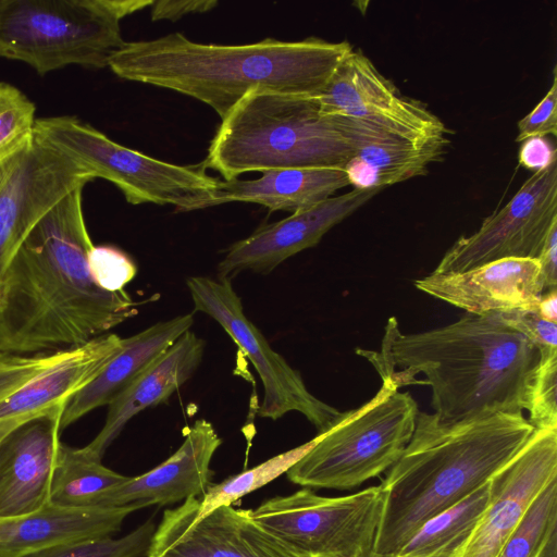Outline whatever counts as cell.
Segmentation results:
<instances>
[{"label": "cell", "mask_w": 557, "mask_h": 557, "mask_svg": "<svg viewBox=\"0 0 557 557\" xmlns=\"http://www.w3.org/2000/svg\"><path fill=\"white\" fill-rule=\"evenodd\" d=\"M539 352L527 409L528 421L534 430H557V348Z\"/></svg>", "instance_id": "cell-31"}, {"label": "cell", "mask_w": 557, "mask_h": 557, "mask_svg": "<svg viewBox=\"0 0 557 557\" xmlns=\"http://www.w3.org/2000/svg\"><path fill=\"white\" fill-rule=\"evenodd\" d=\"M186 285L195 310L218 322L256 369L263 386L259 417L277 420L297 411L319 433L332 426L342 412L310 393L300 373L271 348L260 330L245 314L231 280L190 276Z\"/></svg>", "instance_id": "cell-10"}, {"label": "cell", "mask_w": 557, "mask_h": 557, "mask_svg": "<svg viewBox=\"0 0 557 557\" xmlns=\"http://www.w3.org/2000/svg\"><path fill=\"white\" fill-rule=\"evenodd\" d=\"M216 0H158L150 5L152 21H177L186 15L200 14L213 10Z\"/></svg>", "instance_id": "cell-36"}, {"label": "cell", "mask_w": 557, "mask_h": 557, "mask_svg": "<svg viewBox=\"0 0 557 557\" xmlns=\"http://www.w3.org/2000/svg\"><path fill=\"white\" fill-rule=\"evenodd\" d=\"M222 440L212 423L199 419L188 428L181 446L166 460L140 475L101 493L91 507L172 505L202 495L210 486V462Z\"/></svg>", "instance_id": "cell-20"}, {"label": "cell", "mask_w": 557, "mask_h": 557, "mask_svg": "<svg viewBox=\"0 0 557 557\" xmlns=\"http://www.w3.org/2000/svg\"><path fill=\"white\" fill-rule=\"evenodd\" d=\"M199 499L166 509L147 557H301L232 505L196 520Z\"/></svg>", "instance_id": "cell-15"}, {"label": "cell", "mask_w": 557, "mask_h": 557, "mask_svg": "<svg viewBox=\"0 0 557 557\" xmlns=\"http://www.w3.org/2000/svg\"><path fill=\"white\" fill-rule=\"evenodd\" d=\"M206 343L185 332L145 368L109 405L104 424L87 447L100 458L126 423L139 412L165 403L198 369Z\"/></svg>", "instance_id": "cell-22"}, {"label": "cell", "mask_w": 557, "mask_h": 557, "mask_svg": "<svg viewBox=\"0 0 557 557\" xmlns=\"http://www.w3.org/2000/svg\"><path fill=\"white\" fill-rule=\"evenodd\" d=\"M419 409L408 392L382 381L376 395L342 412L287 472L304 487L350 490L388 470L410 442Z\"/></svg>", "instance_id": "cell-7"}, {"label": "cell", "mask_w": 557, "mask_h": 557, "mask_svg": "<svg viewBox=\"0 0 557 557\" xmlns=\"http://www.w3.org/2000/svg\"><path fill=\"white\" fill-rule=\"evenodd\" d=\"M381 189H355L257 228L234 243L218 265V277L231 280L250 270L267 274L296 253L314 247L336 224L348 218Z\"/></svg>", "instance_id": "cell-17"}, {"label": "cell", "mask_w": 557, "mask_h": 557, "mask_svg": "<svg viewBox=\"0 0 557 557\" xmlns=\"http://www.w3.org/2000/svg\"><path fill=\"white\" fill-rule=\"evenodd\" d=\"M101 459L87 446L74 448L60 443L49 503L61 507H91L97 496L127 479L104 467Z\"/></svg>", "instance_id": "cell-27"}, {"label": "cell", "mask_w": 557, "mask_h": 557, "mask_svg": "<svg viewBox=\"0 0 557 557\" xmlns=\"http://www.w3.org/2000/svg\"><path fill=\"white\" fill-rule=\"evenodd\" d=\"M496 557H557V478L532 502Z\"/></svg>", "instance_id": "cell-28"}, {"label": "cell", "mask_w": 557, "mask_h": 557, "mask_svg": "<svg viewBox=\"0 0 557 557\" xmlns=\"http://www.w3.org/2000/svg\"><path fill=\"white\" fill-rule=\"evenodd\" d=\"M414 286L471 314L536 312L544 286L537 259L509 258L462 271L432 272Z\"/></svg>", "instance_id": "cell-18"}, {"label": "cell", "mask_w": 557, "mask_h": 557, "mask_svg": "<svg viewBox=\"0 0 557 557\" xmlns=\"http://www.w3.org/2000/svg\"><path fill=\"white\" fill-rule=\"evenodd\" d=\"M555 223L557 162L534 172L474 233L459 237L433 272H462L509 258L536 259Z\"/></svg>", "instance_id": "cell-13"}, {"label": "cell", "mask_w": 557, "mask_h": 557, "mask_svg": "<svg viewBox=\"0 0 557 557\" xmlns=\"http://www.w3.org/2000/svg\"><path fill=\"white\" fill-rule=\"evenodd\" d=\"M315 98L324 114L363 120L418 141L446 139L444 122L424 103L401 95L360 50L342 60Z\"/></svg>", "instance_id": "cell-14"}, {"label": "cell", "mask_w": 557, "mask_h": 557, "mask_svg": "<svg viewBox=\"0 0 557 557\" xmlns=\"http://www.w3.org/2000/svg\"><path fill=\"white\" fill-rule=\"evenodd\" d=\"M503 317L509 325L528 337L539 350L557 348L556 323L541 318L536 312L505 313Z\"/></svg>", "instance_id": "cell-35"}, {"label": "cell", "mask_w": 557, "mask_h": 557, "mask_svg": "<svg viewBox=\"0 0 557 557\" xmlns=\"http://www.w3.org/2000/svg\"><path fill=\"white\" fill-rule=\"evenodd\" d=\"M351 50L346 40L317 37L216 45L171 33L125 41L108 66L120 78L194 98L223 119L250 90L318 96Z\"/></svg>", "instance_id": "cell-3"}, {"label": "cell", "mask_w": 557, "mask_h": 557, "mask_svg": "<svg viewBox=\"0 0 557 557\" xmlns=\"http://www.w3.org/2000/svg\"><path fill=\"white\" fill-rule=\"evenodd\" d=\"M94 178L33 134L0 157V280L35 224Z\"/></svg>", "instance_id": "cell-12"}, {"label": "cell", "mask_w": 557, "mask_h": 557, "mask_svg": "<svg viewBox=\"0 0 557 557\" xmlns=\"http://www.w3.org/2000/svg\"><path fill=\"white\" fill-rule=\"evenodd\" d=\"M84 187L54 205L23 240L0 280V352L38 354L85 345L137 314L124 289L98 287L82 207Z\"/></svg>", "instance_id": "cell-1"}, {"label": "cell", "mask_w": 557, "mask_h": 557, "mask_svg": "<svg viewBox=\"0 0 557 557\" xmlns=\"http://www.w3.org/2000/svg\"><path fill=\"white\" fill-rule=\"evenodd\" d=\"M383 505L381 485L339 497L304 487L270 498L249 515L301 557H363L373 552Z\"/></svg>", "instance_id": "cell-9"}, {"label": "cell", "mask_w": 557, "mask_h": 557, "mask_svg": "<svg viewBox=\"0 0 557 557\" xmlns=\"http://www.w3.org/2000/svg\"><path fill=\"white\" fill-rule=\"evenodd\" d=\"M137 510L124 507H61L48 504L26 516L0 519V557H23L55 545L109 537Z\"/></svg>", "instance_id": "cell-23"}, {"label": "cell", "mask_w": 557, "mask_h": 557, "mask_svg": "<svg viewBox=\"0 0 557 557\" xmlns=\"http://www.w3.org/2000/svg\"><path fill=\"white\" fill-rule=\"evenodd\" d=\"M122 338L100 335L85 345L49 352H0V438L69 399L119 352Z\"/></svg>", "instance_id": "cell-11"}, {"label": "cell", "mask_w": 557, "mask_h": 557, "mask_svg": "<svg viewBox=\"0 0 557 557\" xmlns=\"http://www.w3.org/2000/svg\"><path fill=\"white\" fill-rule=\"evenodd\" d=\"M533 432L523 414L444 423L419 411L410 442L380 484L384 505L373 552L395 555L430 519L491 481Z\"/></svg>", "instance_id": "cell-4"}, {"label": "cell", "mask_w": 557, "mask_h": 557, "mask_svg": "<svg viewBox=\"0 0 557 557\" xmlns=\"http://www.w3.org/2000/svg\"><path fill=\"white\" fill-rule=\"evenodd\" d=\"M543 280L544 290L556 288L557 285V223L549 230L544 245L536 258Z\"/></svg>", "instance_id": "cell-38"}, {"label": "cell", "mask_w": 557, "mask_h": 557, "mask_svg": "<svg viewBox=\"0 0 557 557\" xmlns=\"http://www.w3.org/2000/svg\"><path fill=\"white\" fill-rule=\"evenodd\" d=\"M382 381L431 387V405L444 423L529 407L540 352L502 313H465L454 323L405 334L388 319L380 350L356 349Z\"/></svg>", "instance_id": "cell-2"}, {"label": "cell", "mask_w": 557, "mask_h": 557, "mask_svg": "<svg viewBox=\"0 0 557 557\" xmlns=\"http://www.w3.org/2000/svg\"><path fill=\"white\" fill-rule=\"evenodd\" d=\"M194 324L191 313L160 321L127 338L104 369L66 403L61 431L96 408L109 405L156 358Z\"/></svg>", "instance_id": "cell-24"}, {"label": "cell", "mask_w": 557, "mask_h": 557, "mask_svg": "<svg viewBox=\"0 0 557 557\" xmlns=\"http://www.w3.org/2000/svg\"><path fill=\"white\" fill-rule=\"evenodd\" d=\"M350 148L315 96L250 90L221 119L202 165L236 180L247 172L343 166Z\"/></svg>", "instance_id": "cell-5"}, {"label": "cell", "mask_w": 557, "mask_h": 557, "mask_svg": "<svg viewBox=\"0 0 557 557\" xmlns=\"http://www.w3.org/2000/svg\"><path fill=\"white\" fill-rule=\"evenodd\" d=\"M317 436L293 449L278 454L262 463L210 485L199 499L196 520L212 510L230 506L243 496L264 486L281 474L286 473L315 444Z\"/></svg>", "instance_id": "cell-29"}, {"label": "cell", "mask_w": 557, "mask_h": 557, "mask_svg": "<svg viewBox=\"0 0 557 557\" xmlns=\"http://www.w3.org/2000/svg\"><path fill=\"white\" fill-rule=\"evenodd\" d=\"M557 478V430H534L491 479V499L461 557H496L541 491Z\"/></svg>", "instance_id": "cell-16"}, {"label": "cell", "mask_w": 557, "mask_h": 557, "mask_svg": "<svg viewBox=\"0 0 557 557\" xmlns=\"http://www.w3.org/2000/svg\"><path fill=\"white\" fill-rule=\"evenodd\" d=\"M557 134V75L553 71L552 86L537 106L518 122L517 141Z\"/></svg>", "instance_id": "cell-34"}, {"label": "cell", "mask_w": 557, "mask_h": 557, "mask_svg": "<svg viewBox=\"0 0 557 557\" xmlns=\"http://www.w3.org/2000/svg\"><path fill=\"white\" fill-rule=\"evenodd\" d=\"M63 410L51 409L0 438V519L26 516L49 504Z\"/></svg>", "instance_id": "cell-19"}, {"label": "cell", "mask_w": 557, "mask_h": 557, "mask_svg": "<svg viewBox=\"0 0 557 557\" xmlns=\"http://www.w3.org/2000/svg\"><path fill=\"white\" fill-rule=\"evenodd\" d=\"M556 148L547 137H532L522 141L519 163L533 173L556 163Z\"/></svg>", "instance_id": "cell-37"}, {"label": "cell", "mask_w": 557, "mask_h": 557, "mask_svg": "<svg viewBox=\"0 0 557 557\" xmlns=\"http://www.w3.org/2000/svg\"><path fill=\"white\" fill-rule=\"evenodd\" d=\"M153 0H0V58L39 75L81 65L107 67L125 41L121 21Z\"/></svg>", "instance_id": "cell-6"}, {"label": "cell", "mask_w": 557, "mask_h": 557, "mask_svg": "<svg viewBox=\"0 0 557 557\" xmlns=\"http://www.w3.org/2000/svg\"><path fill=\"white\" fill-rule=\"evenodd\" d=\"M330 115L350 148L344 170L355 189H382L423 175L444 153L446 139L418 141L363 120Z\"/></svg>", "instance_id": "cell-21"}, {"label": "cell", "mask_w": 557, "mask_h": 557, "mask_svg": "<svg viewBox=\"0 0 557 557\" xmlns=\"http://www.w3.org/2000/svg\"><path fill=\"white\" fill-rule=\"evenodd\" d=\"M35 111L26 95L0 82V157L33 136Z\"/></svg>", "instance_id": "cell-32"}, {"label": "cell", "mask_w": 557, "mask_h": 557, "mask_svg": "<svg viewBox=\"0 0 557 557\" xmlns=\"http://www.w3.org/2000/svg\"><path fill=\"white\" fill-rule=\"evenodd\" d=\"M348 185L343 166L269 170L257 180H220L207 208L249 202L293 214L327 200Z\"/></svg>", "instance_id": "cell-25"}, {"label": "cell", "mask_w": 557, "mask_h": 557, "mask_svg": "<svg viewBox=\"0 0 557 557\" xmlns=\"http://www.w3.org/2000/svg\"><path fill=\"white\" fill-rule=\"evenodd\" d=\"M363 557H396V556L395 555H380V554H375L374 552H372L371 554L366 555Z\"/></svg>", "instance_id": "cell-40"}, {"label": "cell", "mask_w": 557, "mask_h": 557, "mask_svg": "<svg viewBox=\"0 0 557 557\" xmlns=\"http://www.w3.org/2000/svg\"><path fill=\"white\" fill-rule=\"evenodd\" d=\"M491 499V481L424 523L396 557H461Z\"/></svg>", "instance_id": "cell-26"}, {"label": "cell", "mask_w": 557, "mask_h": 557, "mask_svg": "<svg viewBox=\"0 0 557 557\" xmlns=\"http://www.w3.org/2000/svg\"><path fill=\"white\" fill-rule=\"evenodd\" d=\"M536 313L549 321H557V292L556 288L544 292L537 304Z\"/></svg>", "instance_id": "cell-39"}, {"label": "cell", "mask_w": 557, "mask_h": 557, "mask_svg": "<svg viewBox=\"0 0 557 557\" xmlns=\"http://www.w3.org/2000/svg\"><path fill=\"white\" fill-rule=\"evenodd\" d=\"M87 263L95 284L111 293L124 290L137 274L133 259L112 245L92 246L87 256Z\"/></svg>", "instance_id": "cell-33"}, {"label": "cell", "mask_w": 557, "mask_h": 557, "mask_svg": "<svg viewBox=\"0 0 557 557\" xmlns=\"http://www.w3.org/2000/svg\"><path fill=\"white\" fill-rule=\"evenodd\" d=\"M34 136L92 178L114 184L131 205H171L178 212L207 209L220 181L202 164H173L122 146L76 116L37 119Z\"/></svg>", "instance_id": "cell-8"}, {"label": "cell", "mask_w": 557, "mask_h": 557, "mask_svg": "<svg viewBox=\"0 0 557 557\" xmlns=\"http://www.w3.org/2000/svg\"><path fill=\"white\" fill-rule=\"evenodd\" d=\"M156 525L151 520L120 537L84 540L48 547L23 557H140L147 554Z\"/></svg>", "instance_id": "cell-30"}]
</instances>
